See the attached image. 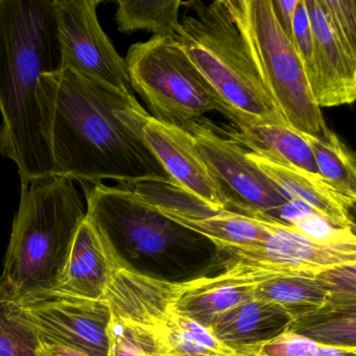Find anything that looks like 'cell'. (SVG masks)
Here are the masks:
<instances>
[{
  "mask_svg": "<svg viewBox=\"0 0 356 356\" xmlns=\"http://www.w3.org/2000/svg\"><path fill=\"white\" fill-rule=\"evenodd\" d=\"M36 97L51 176L91 184L170 180L143 140L151 115L134 93L60 70L40 76Z\"/></svg>",
  "mask_w": 356,
  "mask_h": 356,
  "instance_id": "cell-1",
  "label": "cell"
},
{
  "mask_svg": "<svg viewBox=\"0 0 356 356\" xmlns=\"http://www.w3.org/2000/svg\"><path fill=\"white\" fill-rule=\"evenodd\" d=\"M60 70L54 0H0V155L22 185L51 177L36 92L42 74Z\"/></svg>",
  "mask_w": 356,
  "mask_h": 356,
  "instance_id": "cell-2",
  "label": "cell"
},
{
  "mask_svg": "<svg viewBox=\"0 0 356 356\" xmlns=\"http://www.w3.org/2000/svg\"><path fill=\"white\" fill-rule=\"evenodd\" d=\"M85 218L74 181L51 176L22 185L0 276V287L12 302L54 289Z\"/></svg>",
  "mask_w": 356,
  "mask_h": 356,
  "instance_id": "cell-3",
  "label": "cell"
},
{
  "mask_svg": "<svg viewBox=\"0 0 356 356\" xmlns=\"http://www.w3.org/2000/svg\"><path fill=\"white\" fill-rule=\"evenodd\" d=\"M186 12L176 39L237 128L289 127L264 88L226 0L183 1ZM291 128V127H289Z\"/></svg>",
  "mask_w": 356,
  "mask_h": 356,
  "instance_id": "cell-4",
  "label": "cell"
},
{
  "mask_svg": "<svg viewBox=\"0 0 356 356\" xmlns=\"http://www.w3.org/2000/svg\"><path fill=\"white\" fill-rule=\"evenodd\" d=\"M260 80L293 130L321 137L328 127L316 105L303 64L279 26L270 0H226Z\"/></svg>",
  "mask_w": 356,
  "mask_h": 356,
  "instance_id": "cell-5",
  "label": "cell"
},
{
  "mask_svg": "<svg viewBox=\"0 0 356 356\" xmlns=\"http://www.w3.org/2000/svg\"><path fill=\"white\" fill-rule=\"evenodd\" d=\"M133 91L152 118L185 130L204 114L226 110L213 89L172 37H153L133 44L126 59Z\"/></svg>",
  "mask_w": 356,
  "mask_h": 356,
  "instance_id": "cell-6",
  "label": "cell"
},
{
  "mask_svg": "<svg viewBox=\"0 0 356 356\" xmlns=\"http://www.w3.org/2000/svg\"><path fill=\"white\" fill-rule=\"evenodd\" d=\"M174 283L139 273L124 262L105 293L109 304L108 356H176L163 333L174 303Z\"/></svg>",
  "mask_w": 356,
  "mask_h": 356,
  "instance_id": "cell-7",
  "label": "cell"
},
{
  "mask_svg": "<svg viewBox=\"0 0 356 356\" xmlns=\"http://www.w3.org/2000/svg\"><path fill=\"white\" fill-rule=\"evenodd\" d=\"M226 254L230 260L222 275L255 284L282 277H316L356 264V243H316L278 222L264 243Z\"/></svg>",
  "mask_w": 356,
  "mask_h": 356,
  "instance_id": "cell-8",
  "label": "cell"
},
{
  "mask_svg": "<svg viewBox=\"0 0 356 356\" xmlns=\"http://www.w3.org/2000/svg\"><path fill=\"white\" fill-rule=\"evenodd\" d=\"M152 204L162 216L207 239L222 253L264 243L275 220L206 205L170 180L122 185Z\"/></svg>",
  "mask_w": 356,
  "mask_h": 356,
  "instance_id": "cell-9",
  "label": "cell"
},
{
  "mask_svg": "<svg viewBox=\"0 0 356 356\" xmlns=\"http://www.w3.org/2000/svg\"><path fill=\"white\" fill-rule=\"evenodd\" d=\"M11 314L41 341L62 343L95 356H108L109 304L49 291L11 301Z\"/></svg>",
  "mask_w": 356,
  "mask_h": 356,
  "instance_id": "cell-10",
  "label": "cell"
},
{
  "mask_svg": "<svg viewBox=\"0 0 356 356\" xmlns=\"http://www.w3.org/2000/svg\"><path fill=\"white\" fill-rule=\"evenodd\" d=\"M185 131L212 174L218 179L234 211L273 220L289 203L279 189L248 158L247 149L232 137L222 136L209 120L202 118Z\"/></svg>",
  "mask_w": 356,
  "mask_h": 356,
  "instance_id": "cell-11",
  "label": "cell"
},
{
  "mask_svg": "<svg viewBox=\"0 0 356 356\" xmlns=\"http://www.w3.org/2000/svg\"><path fill=\"white\" fill-rule=\"evenodd\" d=\"M101 0H54L61 70H72L114 88L133 93L126 61L97 19Z\"/></svg>",
  "mask_w": 356,
  "mask_h": 356,
  "instance_id": "cell-12",
  "label": "cell"
},
{
  "mask_svg": "<svg viewBox=\"0 0 356 356\" xmlns=\"http://www.w3.org/2000/svg\"><path fill=\"white\" fill-rule=\"evenodd\" d=\"M143 137L170 182L210 207L232 210L228 195L187 131L149 116L143 124Z\"/></svg>",
  "mask_w": 356,
  "mask_h": 356,
  "instance_id": "cell-13",
  "label": "cell"
},
{
  "mask_svg": "<svg viewBox=\"0 0 356 356\" xmlns=\"http://www.w3.org/2000/svg\"><path fill=\"white\" fill-rule=\"evenodd\" d=\"M312 32V66L308 83L316 105H351L356 99V58L331 30L318 0H305Z\"/></svg>",
  "mask_w": 356,
  "mask_h": 356,
  "instance_id": "cell-14",
  "label": "cell"
},
{
  "mask_svg": "<svg viewBox=\"0 0 356 356\" xmlns=\"http://www.w3.org/2000/svg\"><path fill=\"white\" fill-rule=\"evenodd\" d=\"M107 237L85 218L51 291L84 299L102 300L118 268L124 264Z\"/></svg>",
  "mask_w": 356,
  "mask_h": 356,
  "instance_id": "cell-15",
  "label": "cell"
},
{
  "mask_svg": "<svg viewBox=\"0 0 356 356\" xmlns=\"http://www.w3.org/2000/svg\"><path fill=\"white\" fill-rule=\"evenodd\" d=\"M252 163L279 189L289 202L304 204L341 228H354L350 211L355 202L335 191L320 175L248 151Z\"/></svg>",
  "mask_w": 356,
  "mask_h": 356,
  "instance_id": "cell-16",
  "label": "cell"
},
{
  "mask_svg": "<svg viewBox=\"0 0 356 356\" xmlns=\"http://www.w3.org/2000/svg\"><path fill=\"white\" fill-rule=\"evenodd\" d=\"M256 285L222 274L177 283L174 309L209 328L220 316L253 299Z\"/></svg>",
  "mask_w": 356,
  "mask_h": 356,
  "instance_id": "cell-17",
  "label": "cell"
},
{
  "mask_svg": "<svg viewBox=\"0 0 356 356\" xmlns=\"http://www.w3.org/2000/svg\"><path fill=\"white\" fill-rule=\"evenodd\" d=\"M291 322L278 306L253 298L220 316L209 329L225 345L236 349L268 341L287 330Z\"/></svg>",
  "mask_w": 356,
  "mask_h": 356,
  "instance_id": "cell-18",
  "label": "cell"
},
{
  "mask_svg": "<svg viewBox=\"0 0 356 356\" xmlns=\"http://www.w3.org/2000/svg\"><path fill=\"white\" fill-rule=\"evenodd\" d=\"M253 298L268 302L286 312L293 322L324 310L341 312L334 306L326 284L316 277H282L258 283Z\"/></svg>",
  "mask_w": 356,
  "mask_h": 356,
  "instance_id": "cell-19",
  "label": "cell"
},
{
  "mask_svg": "<svg viewBox=\"0 0 356 356\" xmlns=\"http://www.w3.org/2000/svg\"><path fill=\"white\" fill-rule=\"evenodd\" d=\"M229 136L245 145L249 151L257 152L293 168L318 174L312 149L302 133L289 127L257 124L231 130Z\"/></svg>",
  "mask_w": 356,
  "mask_h": 356,
  "instance_id": "cell-20",
  "label": "cell"
},
{
  "mask_svg": "<svg viewBox=\"0 0 356 356\" xmlns=\"http://www.w3.org/2000/svg\"><path fill=\"white\" fill-rule=\"evenodd\" d=\"M116 5L120 32L145 31L154 37L176 38L180 29L181 0H118Z\"/></svg>",
  "mask_w": 356,
  "mask_h": 356,
  "instance_id": "cell-21",
  "label": "cell"
},
{
  "mask_svg": "<svg viewBox=\"0 0 356 356\" xmlns=\"http://www.w3.org/2000/svg\"><path fill=\"white\" fill-rule=\"evenodd\" d=\"M302 135L312 149L318 174L335 191L356 202V163L353 153L330 129L321 137Z\"/></svg>",
  "mask_w": 356,
  "mask_h": 356,
  "instance_id": "cell-22",
  "label": "cell"
},
{
  "mask_svg": "<svg viewBox=\"0 0 356 356\" xmlns=\"http://www.w3.org/2000/svg\"><path fill=\"white\" fill-rule=\"evenodd\" d=\"M289 329L318 343L356 347V312L324 310L291 323Z\"/></svg>",
  "mask_w": 356,
  "mask_h": 356,
  "instance_id": "cell-23",
  "label": "cell"
},
{
  "mask_svg": "<svg viewBox=\"0 0 356 356\" xmlns=\"http://www.w3.org/2000/svg\"><path fill=\"white\" fill-rule=\"evenodd\" d=\"M41 339L11 314V299L0 287V356H38Z\"/></svg>",
  "mask_w": 356,
  "mask_h": 356,
  "instance_id": "cell-24",
  "label": "cell"
},
{
  "mask_svg": "<svg viewBox=\"0 0 356 356\" xmlns=\"http://www.w3.org/2000/svg\"><path fill=\"white\" fill-rule=\"evenodd\" d=\"M318 3L343 49L356 58V1L318 0Z\"/></svg>",
  "mask_w": 356,
  "mask_h": 356,
  "instance_id": "cell-25",
  "label": "cell"
},
{
  "mask_svg": "<svg viewBox=\"0 0 356 356\" xmlns=\"http://www.w3.org/2000/svg\"><path fill=\"white\" fill-rule=\"evenodd\" d=\"M320 343L287 329L268 341L245 348L257 356H312Z\"/></svg>",
  "mask_w": 356,
  "mask_h": 356,
  "instance_id": "cell-26",
  "label": "cell"
},
{
  "mask_svg": "<svg viewBox=\"0 0 356 356\" xmlns=\"http://www.w3.org/2000/svg\"><path fill=\"white\" fill-rule=\"evenodd\" d=\"M172 318L178 328L208 356H236V349L225 345L220 339H216L208 327L178 314L174 308Z\"/></svg>",
  "mask_w": 356,
  "mask_h": 356,
  "instance_id": "cell-27",
  "label": "cell"
},
{
  "mask_svg": "<svg viewBox=\"0 0 356 356\" xmlns=\"http://www.w3.org/2000/svg\"><path fill=\"white\" fill-rule=\"evenodd\" d=\"M293 43L296 51L303 64L306 76L309 78L312 66V26L309 17L306 9L305 0H299L296 9L295 19H293Z\"/></svg>",
  "mask_w": 356,
  "mask_h": 356,
  "instance_id": "cell-28",
  "label": "cell"
},
{
  "mask_svg": "<svg viewBox=\"0 0 356 356\" xmlns=\"http://www.w3.org/2000/svg\"><path fill=\"white\" fill-rule=\"evenodd\" d=\"M270 3L279 26L293 42V19L299 0H270Z\"/></svg>",
  "mask_w": 356,
  "mask_h": 356,
  "instance_id": "cell-29",
  "label": "cell"
},
{
  "mask_svg": "<svg viewBox=\"0 0 356 356\" xmlns=\"http://www.w3.org/2000/svg\"><path fill=\"white\" fill-rule=\"evenodd\" d=\"M38 356H95L83 350L62 345V343H51V341H41L38 349Z\"/></svg>",
  "mask_w": 356,
  "mask_h": 356,
  "instance_id": "cell-30",
  "label": "cell"
},
{
  "mask_svg": "<svg viewBox=\"0 0 356 356\" xmlns=\"http://www.w3.org/2000/svg\"><path fill=\"white\" fill-rule=\"evenodd\" d=\"M312 356H356V347H341L320 343Z\"/></svg>",
  "mask_w": 356,
  "mask_h": 356,
  "instance_id": "cell-31",
  "label": "cell"
},
{
  "mask_svg": "<svg viewBox=\"0 0 356 356\" xmlns=\"http://www.w3.org/2000/svg\"><path fill=\"white\" fill-rule=\"evenodd\" d=\"M236 356H257L245 347L236 348Z\"/></svg>",
  "mask_w": 356,
  "mask_h": 356,
  "instance_id": "cell-32",
  "label": "cell"
},
{
  "mask_svg": "<svg viewBox=\"0 0 356 356\" xmlns=\"http://www.w3.org/2000/svg\"><path fill=\"white\" fill-rule=\"evenodd\" d=\"M199 356H205V355H199Z\"/></svg>",
  "mask_w": 356,
  "mask_h": 356,
  "instance_id": "cell-33",
  "label": "cell"
}]
</instances>
